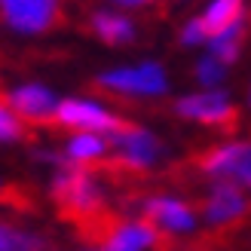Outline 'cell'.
<instances>
[{
  "instance_id": "cell-17",
  "label": "cell",
  "mask_w": 251,
  "mask_h": 251,
  "mask_svg": "<svg viewBox=\"0 0 251 251\" xmlns=\"http://www.w3.org/2000/svg\"><path fill=\"white\" fill-rule=\"evenodd\" d=\"M193 77H196V83H199V89H205V92L221 89L224 80H227V65H221L218 58H211V55L205 52L202 58H196Z\"/></svg>"
},
{
  "instance_id": "cell-10",
  "label": "cell",
  "mask_w": 251,
  "mask_h": 251,
  "mask_svg": "<svg viewBox=\"0 0 251 251\" xmlns=\"http://www.w3.org/2000/svg\"><path fill=\"white\" fill-rule=\"evenodd\" d=\"M248 215V196L239 184L230 181H211L205 202H202V218L211 227H230Z\"/></svg>"
},
{
  "instance_id": "cell-9",
  "label": "cell",
  "mask_w": 251,
  "mask_h": 251,
  "mask_svg": "<svg viewBox=\"0 0 251 251\" xmlns=\"http://www.w3.org/2000/svg\"><path fill=\"white\" fill-rule=\"evenodd\" d=\"M175 114L202 126H227L233 120V101L224 89H211V92L196 89L175 101Z\"/></svg>"
},
{
  "instance_id": "cell-22",
  "label": "cell",
  "mask_w": 251,
  "mask_h": 251,
  "mask_svg": "<svg viewBox=\"0 0 251 251\" xmlns=\"http://www.w3.org/2000/svg\"><path fill=\"white\" fill-rule=\"evenodd\" d=\"M0 190H3V178H0Z\"/></svg>"
},
{
  "instance_id": "cell-12",
  "label": "cell",
  "mask_w": 251,
  "mask_h": 251,
  "mask_svg": "<svg viewBox=\"0 0 251 251\" xmlns=\"http://www.w3.org/2000/svg\"><path fill=\"white\" fill-rule=\"evenodd\" d=\"M107 153H110V138L92 135V132H74L61 147V162L77 166V169H89L95 162H101Z\"/></svg>"
},
{
  "instance_id": "cell-7",
  "label": "cell",
  "mask_w": 251,
  "mask_h": 251,
  "mask_svg": "<svg viewBox=\"0 0 251 251\" xmlns=\"http://www.w3.org/2000/svg\"><path fill=\"white\" fill-rule=\"evenodd\" d=\"M141 218L153 224L156 233H169V236H190L199 227V215L193 211V205L166 193L147 196L141 205Z\"/></svg>"
},
{
  "instance_id": "cell-2",
  "label": "cell",
  "mask_w": 251,
  "mask_h": 251,
  "mask_svg": "<svg viewBox=\"0 0 251 251\" xmlns=\"http://www.w3.org/2000/svg\"><path fill=\"white\" fill-rule=\"evenodd\" d=\"M98 86L123 98H162L169 92V71L159 61H138V65H120L98 74Z\"/></svg>"
},
{
  "instance_id": "cell-8",
  "label": "cell",
  "mask_w": 251,
  "mask_h": 251,
  "mask_svg": "<svg viewBox=\"0 0 251 251\" xmlns=\"http://www.w3.org/2000/svg\"><path fill=\"white\" fill-rule=\"evenodd\" d=\"M3 98L22 123H55V110L61 104V98L46 83H37V80L9 86Z\"/></svg>"
},
{
  "instance_id": "cell-5",
  "label": "cell",
  "mask_w": 251,
  "mask_h": 251,
  "mask_svg": "<svg viewBox=\"0 0 251 251\" xmlns=\"http://www.w3.org/2000/svg\"><path fill=\"white\" fill-rule=\"evenodd\" d=\"M61 16L55 0H0V25L16 37H40Z\"/></svg>"
},
{
  "instance_id": "cell-11",
  "label": "cell",
  "mask_w": 251,
  "mask_h": 251,
  "mask_svg": "<svg viewBox=\"0 0 251 251\" xmlns=\"http://www.w3.org/2000/svg\"><path fill=\"white\" fill-rule=\"evenodd\" d=\"M156 245H159V233L153 230V224H147L144 218H132L114 224L98 245V251H153Z\"/></svg>"
},
{
  "instance_id": "cell-3",
  "label": "cell",
  "mask_w": 251,
  "mask_h": 251,
  "mask_svg": "<svg viewBox=\"0 0 251 251\" xmlns=\"http://www.w3.org/2000/svg\"><path fill=\"white\" fill-rule=\"evenodd\" d=\"M110 153H114V159L126 169L147 172L162 159L166 147H162V141L150 129H144V126L123 123V129L110 135Z\"/></svg>"
},
{
  "instance_id": "cell-16",
  "label": "cell",
  "mask_w": 251,
  "mask_h": 251,
  "mask_svg": "<svg viewBox=\"0 0 251 251\" xmlns=\"http://www.w3.org/2000/svg\"><path fill=\"white\" fill-rule=\"evenodd\" d=\"M245 16L248 12H245V6L239 3V0H211V3H205V9L199 12L208 37L221 34L224 28H230V25H236V22H242Z\"/></svg>"
},
{
  "instance_id": "cell-21",
  "label": "cell",
  "mask_w": 251,
  "mask_h": 251,
  "mask_svg": "<svg viewBox=\"0 0 251 251\" xmlns=\"http://www.w3.org/2000/svg\"><path fill=\"white\" fill-rule=\"evenodd\" d=\"M248 104H251V86H248Z\"/></svg>"
},
{
  "instance_id": "cell-1",
  "label": "cell",
  "mask_w": 251,
  "mask_h": 251,
  "mask_svg": "<svg viewBox=\"0 0 251 251\" xmlns=\"http://www.w3.org/2000/svg\"><path fill=\"white\" fill-rule=\"evenodd\" d=\"M49 193L52 199L71 211L77 218H86V215H95L104 202V190L98 184L95 172L92 169H77V166H65L58 162L55 172H52V184H49Z\"/></svg>"
},
{
  "instance_id": "cell-4",
  "label": "cell",
  "mask_w": 251,
  "mask_h": 251,
  "mask_svg": "<svg viewBox=\"0 0 251 251\" xmlns=\"http://www.w3.org/2000/svg\"><path fill=\"white\" fill-rule=\"evenodd\" d=\"M55 123L61 129L92 132V135H104V138L123 129V120L104 101H95V98H61V104L55 110Z\"/></svg>"
},
{
  "instance_id": "cell-15",
  "label": "cell",
  "mask_w": 251,
  "mask_h": 251,
  "mask_svg": "<svg viewBox=\"0 0 251 251\" xmlns=\"http://www.w3.org/2000/svg\"><path fill=\"white\" fill-rule=\"evenodd\" d=\"M245 28H248V16L242 22L230 25V28H224L221 34H211L208 43H205V52L211 58H218L221 65H233L236 58L242 52V40H245Z\"/></svg>"
},
{
  "instance_id": "cell-18",
  "label": "cell",
  "mask_w": 251,
  "mask_h": 251,
  "mask_svg": "<svg viewBox=\"0 0 251 251\" xmlns=\"http://www.w3.org/2000/svg\"><path fill=\"white\" fill-rule=\"evenodd\" d=\"M25 135V123L9 110L6 98H0V144H12Z\"/></svg>"
},
{
  "instance_id": "cell-6",
  "label": "cell",
  "mask_w": 251,
  "mask_h": 251,
  "mask_svg": "<svg viewBox=\"0 0 251 251\" xmlns=\"http://www.w3.org/2000/svg\"><path fill=\"white\" fill-rule=\"evenodd\" d=\"M202 172L211 181H230L251 190V141H224L202 159Z\"/></svg>"
},
{
  "instance_id": "cell-19",
  "label": "cell",
  "mask_w": 251,
  "mask_h": 251,
  "mask_svg": "<svg viewBox=\"0 0 251 251\" xmlns=\"http://www.w3.org/2000/svg\"><path fill=\"white\" fill-rule=\"evenodd\" d=\"M178 37H181L184 46H205V43H208V31H205V25H202V19H199V16H190V19H187V22L181 25Z\"/></svg>"
},
{
  "instance_id": "cell-13",
  "label": "cell",
  "mask_w": 251,
  "mask_h": 251,
  "mask_svg": "<svg viewBox=\"0 0 251 251\" xmlns=\"http://www.w3.org/2000/svg\"><path fill=\"white\" fill-rule=\"evenodd\" d=\"M89 31L98 37L101 43H110V46H126L135 40V22L120 9H95L89 16Z\"/></svg>"
},
{
  "instance_id": "cell-20",
  "label": "cell",
  "mask_w": 251,
  "mask_h": 251,
  "mask_svg": "<svg viewBox=\"0 0 251 251\" xmlns=\"http://www.w3.org/2000/svg\"><path fill=\"white\" fill-rule=\"evenodd\" d=\"M74 251H98V248H89V245H83V248H74Z\"/></svg>"
},
{
  "instance_id": "cell-14",
  "label": "cell",
  "mask_w": 251,
  "mask_h": 251,
  "mask_svg": "<svg viewBox=\"0 0 251 251\" xmlns=\"http://www.w3.org/2000/svg\"><path fill=\"white\" fill-rule=\"evenodd\" d=\"M0 251H49V239L40 230L0 218Z\"/></svg>"
}]
</instances>
